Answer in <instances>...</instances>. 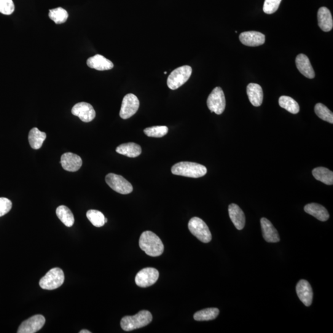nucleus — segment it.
<instances>
[{
    "label": "nucleus",
    "mask_w": 333,
    "mask_h": 333,
    "mask_svg": "<svg viewBox=\"0 0 333 333\" xmlns=\"http://www.w3.org/2000/svg\"><path fill=\"white\" fill-rule=\"evenodd\" d=\"M139 246L141 250L151 257H158L164 251V246L155 233L146 231L142 233L139 240Z\"/></svg>",
    "instance_id": "obj_1"
},
{
    "label": "nucleus",
    "mask_w": 333,
    "mask_h": 333,
    "mask_svg": "<svg viewBox=\"0 0 333 333\" xmlns=\"http://www.w3.org/2000/svg\"><path fill=\"white\" fill-rule=\"evenodd\" d=\"M171 171L172 173L176 176L197 179L205 176L208 170L205 166L200 164V163L181 162L173 165Z\"/></svg>",
    "instance_id": "obj_2"
},
{
    "label": "nucleus",
    "mask_w": 333,
    "mask_h": 333,
    "mask_svg": "<svg viewBox=\"0 0 333 333\" xmlns=\"http://www.w3.org/2000/svg\"><path fill=\"white\" fill-rule=\"evenodd\" d=\"M152 314L147 310H141L135 315L125 316L120 321V326L123 331H130L141 328L152 321Z\"/></svg>",
    "instance_id": "obj_3"
},
{
    "label": "nucleus",
    "mask_w": 333,
    "mask_h": 333,
    "mask_svg": "<svg viewBox=\"0 0 333 333\" xmlns=\"http://www.w3.org/2000/svg\"><path fill=\"white\" fill-rule=\"evenodd\" d=\"M64 281L63 271L60 268H54L41 278L39 285L43 289L54 290L60 288Z\"/></svg>",
    "instance_id": "obj_4"
},
{
    "label": "nucleus",
    "mask_w": 333,
    "mask_h": 333,
    "mask_svg": "<svg viewBox=\"0 0 333 333\" xmlns=\"http://www.w3.org/2000/svg\"><path fill=\"white\" fill-rule=\"evenodd\" d=\"M192 68L189 66H184L175 69L169 75L168 85L170 89L175 90L185 84L192 76Z\"/></svg>",
    "instance_id": "obj_5"
},
{
    "label": "nucleus",
    "mask_w": 333,
    "mask_h": 333,
    "mask_svg": "<svg viewBox=\"0 0 333 333\" xmlns=\"http://www.w3.org/2000/svg\"><path fill=\"white\" fill-rule=\"evenodd\" d=\"M190 232L199 240L204 243H208L212 240L210 230L203 220L199 217H193L189 223Z\"/></svg>",
    "instance_id": "obj_6"
},
{
    "label": "nucleus",
    "mask_w": 333,
    "mask_h": 333,
    "mask_svg": "<svg viewBox=\"0 0 333 333\" xmlns=\"http://www.w3.org/2000/svg\"><path fill=\"white\" fill-rule=\"evenodd\" d=\"M207 104L212 112H215L218 115L224 112L226 106V100L221 88L216 87L212 90L207 100Z\"/></svg>",
    "instance_id": "obj_7"
},
{
    "label": "nucleus",
    "mask_w": 333,
    "mask_h": 333,
    "mask_svg": "<svg viewBox=\"0 0 333 333\" xmlns=\"http://www.w3.org/2000/svg\"><path fill=\"white\" fill-rule=\"evenodd\" d=\"M106 182L112 190L122 195H128L133 192V187L130 182L119 175L107 174Z\"/></svg>",
    "instance_id": "obj_8"
},
{
    "label": "nucleus",
    "mask_w": 333,
    "mask_h": 333,
    "mask_svg": "<svg viewBox=\"0 0 333 333\" xmlns=\"http://www.w3.org/2000/svg\"><path fill=\"white\" fill-rule=\"evenodd\" d=\"M159 273L154 268H143L137 273L135 277L136 285L141 288H147L156 283Z\"/></svg>",
    "instance_id": "obj_9"
},
{
    "label": "nucleus",
    "mask_w": 333,
    "mask_h": 333,
    "mask_svg": "<svg viewBox=\"0 0 333 333\" xmlns=\"http://www.w3.org/2000/svg\"><path fill=\"white\" fill-rule=\"evenodd\" d=\"M139 101L137 96L132 93L127 94L123 98L121 108L120 111V116L123 119H127L132 117L138 111Z\"/></svg>",
    "instance_id": "obj_10"
},
{
    "label": "nucleus",
    "mask_w": 333,
    "mask_h": 333,
    "mask_svg": "<svg viewBox=\"0 0 333 333\" xmlns=\"http://www.w3.org/2000/svg\"><path fill=\"white\" fill-rule=\"evenodd\" d=\"M72 114L76 115L83 122H90L95 119L96 112L90 104L81 102L72 109Z\"/></svg>",
    "instance_id": "obj_11"
},
{
    "label": "nucleus",
    "mask_w": 333,
    "mask_h": 333,
    "mask_svg": "<svg viewBox=\"0 0 333 333\" xmlns=\"http://www.w3.org/2000/svg\"><path fill=\"white\" fill-rule=\"evenodd\" d=\"M45 318L42 315L32 316L21 323L18 330V333H35L44 327Z\"/></svg>",
    "instance_id": "obj_12"
},
{
    "label": "nucleus",
    "mask_w": 333,
    "mask_h": 333,
    "mask_svg": "<svg viewBox=\"0 0 333 333\" xmlns=\"http://www.w3.org/2000/svg\"><path fill=\"white\" fill-rule=\"evenodd\" d=\"M60 162L64 170L72 173L79 171L82 165V158L72 152L62 155Z\"/></svg>",
    "instance_id": "obj_13"
},
{
    "label": "nucleus",
    "mask_w": 333,
    "mask_h": 333,
    "mask_svg": "<svg viewBox=\"0 0 333 333\" xmlns=\"http://www.w3.org/2000/svg\"><path fill=\"white\" fill-rule=\"evenodd\" d=\"M296 292L300 301L307 307H309L313 300V290L310 283L304 280H300L296 286Z\"/></svg>",
    "instance_id": "obj_14"
},
{
    "label": "nucleus",
    "mask_w": 333,
    "mask_h": 333,
    "mask_svg": "<svg viewBox=\"0 0 333 333\" xmlns=\"http://www.w3.org/2000/svg\"><path fill=\"white\" fill-rule=\"evenodd\" d=\"M240 40L244 45L248 47H258L264 44L265 42V35L259 32H244L240 34Z\"/></svg>",
    "instance_id": "obj_15"
},
{
    "label": "nucleus",
    "mask_w": 333,
    "mask_h": 333,
    "mask_svg": "<svg viewBox=\"0 0 333 333\" xmlns=\"http://www.w3.org/2000/svg\"><path fill=\"white\" fill-rule=\"evenodd\" d=\"M260 224H261L263 236L267 242L278 243L280 241V235L272 222L267 219L262 218L260 220Z\"/></svg>",
    "instance_id": "obj_16"
},
{
    "label": "nucleus",
    "mask_w": 333,
    "mask_h": 333,
    "mask_svg": "<svg viewBox=\"0 0 333 333\" xmlns=\"http://www.w3.org/2000/svg\"><path fill=\"white\" fill-rule=\"evenodd\" d=\"M230 218L236 229L243 230L246 224V217L242 209L235 204H231L228 207Z\"/></svg>",
    "instance_id": "obj_17"
},
{
    "label": "nucleus",
    "mask_w": 333,
    "mask_h": 333,
    "mask_svg": "<svg viewBox=\"0 0 333 333\" xmlns=\"http://www.w3.org/2000/svg\"><path fill=\"white\" fill-rule=\"evenodd\" d=\"M297 68L303 76L308 79H313L315 76V72L311 65L309 59L303 54H300L295 59Z\"/></svg>",
    "instance_id": "obj_18"
},
{
    "label": "nucleus",
    "mask_w": 333,
    "mask_h": 333,
    "mask_svg": "<svg viewBox=\"0 0 333 333\" xmlns=\"http://www.w3.org/2000/svg\"><path fill=\"white\" fill-rule=\"evenodd\" d=\"M87 64L89 68L99 71H108L114 68V64L111 61L100 55H96L88 59Z\"/></svg>",
    "instance_id": "obj_19"
},
{
    "label": "nucleus",
    "mask_w": 333,
    "mask_h": 333,
    "mask_svg": "<svg viewBox=\"0 0 333 333\" xmlns=\"http://www.w3.org/2000/svg\"><path fill=\"white\" fill-rule=\"evenodd\" d=\"M249 101L254 106L259 107L262 105L264 94L261 87L257 83H249L247 87Z\"/></svg>",
    "instance_id": "obj_20"
},
{
    "label": "nucleus",
    "mask_w": 333,
    "mask_h": 333,
    "mask_svg": "<svg viewBox=\"0 0 333 333\" xmlns=\"http://www.w3.org/2000/svg\"><path fill=\"white\" fill-rule=\"evenodd\" d=\"M317 17L318 26L322 31L327 32L332 30L333 28L332 15L327 8H319Z\"/></svg>",
    "instance_id": "obj_21"
},
{
    "label": "nucleus",
    "mask_w": 333,
    "mask_h": 333,
    "mask_svg": "<svg viewBox=\"0 0 333 333\" xmlns=\"http://www.w3.org/2000/svg\"><path fill=\"white\" fill-rule=\"evenodd\" d=\"M306 213L315 217L321 222H325L328 220L329 215L328 212L323 206L316 203H310L304 207Z\"/></svg>",
    "instance_id": "obj_22"
},
{
    "label": "nucleus",
    "mask_w": 333,
    "mask_h": 333,
    "mask_svg": "<svg viewBox=\"0 0 333 333\" xmlns=\"http://www.w3.org/2000/svg\"><path fill=\"white\" fill-rule=\"evenodd\" d=\"M116 152L128 157H136L141 154V147L135 143H124L117 147Z\"/></svg>",
    "instance_id": "obj_23"
},
{
    "label": "nucleus",
    "mask_w": 333,
    "mask_h": 333,
    "mask_svg": "<svg viewBox=\"0 0 333 333\" xmlns=\"http://www.w3.org/2000/svg\"><path fill=\"white\" fill-rule=\"evenodd\" d=\"M47 135L37 128H32L29 134V141L32 149H39L42 146Z\"/></svg>",
    "instance_id": "obj_24"
},
{
    "label": "nucleus",
    "mask_w": 333,
    "mask_h": 333,
    "mask_svg": "<svg viewBox=\"0 0 333 333\" xmlns=\"http://www.w3.org/2000/svg\"><path fill=\"white\" fill-rule=\"evenodd\" d=\"M312 175L316 180L327 185L333 184V173L325 168L319 166L314 169Z\"/></svg>",
    "instance_id": "obj_25"
},
{
    "label": "nucleus",
    "mask_w": 333,
    "mask_h": 333,
    "mask_svg": "<svg viewBox=\"0 0 333 333\" xmlns=\"http://www.w3.org/2000/svg\"><path fill=\"white\" fill-rule=\"evenodd\" d=\"M56 214L66 227H71L74 224V217L71 210L65 206H59L56 209Z\"/></svg>",
    "instance_id": "obj_26"
},
{
    "label": "nucleus",
    "mask_w": 333,
    "mask_h": 333,
    "mask_svg": "<svg viewBox=\"0 0 333 333\" xmlns=\"http://www.w3.org/2000/svg\"><path fill=\"white\" fill-rule=\"evenodd\" d=\"M279 104L282 108L286 109L290 113L296 114L300 111V107L296 101L287 96H282L279 98Z\"/></svg>",
    "instance_id": "obj_27"
},
{
    "label": "nucleus",
    "mask_w": 333,
    "mask_h": 333,
    "mask_svg": "<svg viewBox=\"0 0 333 333\" xmlns=\"http://www.w3.org/2000/svg\"><path fill=\"white\" fill-rule=\"evenodd\" d=\"M219 312L220 311L217 308H206L195 313L194 319L199 321L212 320L218 316Z\"/></svg>",
    "instance_id": "obj_28"
},
{
    "label": "nucleus",
    "mask_w": 333,
    "mask_h": 333,
    "mask_svg": "<svg viewBox=\"0 0 333 333\" xmlns=\"http://www.w3.org/2000/svg\"><path fill=\"white\" fill-rule=\"evenodd\" d=\"M68 13L63 8L60 7L50 10L49 17L56 24L65 23L68 20Z\"/></svg>",
    "instance_id": "obj_29"
},
{
    "label": "nucleus",
    "mask_w": 333,
    "mask_h": 333,
    "mask_svg": "<svg viewBox=\"0 0 333 333\" xmlns=\"http://www.w3.org/2000/svg\"><path fill=\"white\" fill-rule=\"evenodd\" d=\"M87 217L93 226L101 227L105 224L104 214L97 210H89L87 212Z\"/></svg>",
    "instance_id": "obj_30"
},
{
    "label": "nucleus",
    "mask_w": 333,
    "mask_h": 333,
    "mask_svg": "<svg viewBox=\"0 0 333 333\" xmlns=\"http://www.w3.org/2000/svg\"><path fill=\"white\" fill-rule=\"evenodd\" d=\"M315 112L321 119L332 124V112L324 104L321 103L316 104L315 106Z\"/></svg>",
    "instance_id": "obj_31"
},
{
    "label": "nucleus",
    "mask_w": 333,
    "mask_h": 333,
    "mask_svg": "<svg viewBox=\"0 0 333 333\" xmlns=\"http://www.w3.org/2000/svg\"><path fill=\"white\" fill-rule=\"evenodd\" d=\"M168 127L166 126H154V127L145 128V135L154 138H161L168 133Z\"/></svg>",
    "instance_id": "obj_32"
},
{
    "label": "nucleus",
    "mask_w": 333,
    "mask_h": 333,
    "mask_svg": "<svg viewBox=\"0 0 333 333\" xmlns=\"http://www.w3.org/2000/svg\"><path fill=\"white\" fill-rule=\"evenodd\" d=\"M282 0H265L263 10L266 14L271 15L275 13L280 7Z\"/></svg>",
    "instance_id": "obj_33"
},
{
    "label": "nucleus",
    "mask_w": 333,
    "mask_h": 333,
    "mask_svg": "<svg viewBox=\"0 0 333 333\" xmlns=\"http://www.w3.org/2000/svg\"><path fill=\"white\" fill-rule=\"evenodd\" d=\"M15 7L13 0H0V13L11 15L15 12Z\"/></svg>",
    "instance_id": "obj_34"
},
{
    "label": "nucleus",
    "mask_w": 333,
    "mask_h": 333,
    "mask_svg": "<svg viewBox=\"0 0 333 333\" xmlns=\"http://www.w3.org/2000/svg\"><path fill=\"white\" fill-rule=\"evenodd\" d=\"M12 202L6 198H0V217L6 215L12 208Z\"/></svg>",
    "instance_id": "obj_35"
},
{
    "label": "nucleus",
    "mask_w": 333,
    "mask_h": 333,
    "mask_svg": "<svg viewBox=\"0 0 333 333\" xmlns=\"http://www.w3.org/2000/svg\"><path fill=\"white\" fill-rule=\"evenodd\" d=\"M80 333H91V331H88V330L87 329H83L82 331H80L79 332Z\"/></svg>",
    "instance_id": "obj_36"
},
{
    "label": "nucleus",
    "mask_w": 333,
    "mask_h": 333,
    "mask_svg": "<svg viewBox=\"0 0 333 333\" xmlns=\"http://www.w3.org/2000/svg\"><path fill=\"white\" fill-rule=\"evenodd\" d=\"M104 222H105V224H106V223L107 222V219L106 218H105V219H104Z\"/></svg>",
    "instance_id": "obj_37"
},
{
    "label": "nucleus",
    "mask_w": 333,
    "mask_h": 333,
    "mask_svg": "<svg viewBox=\"0 0 333 333\" xmlns=\"http://www.w3.org/2000/svg\"><path fill=\"white\" fill-rule=\"evenodd\" d=\"M166 73H168V72H164V74H166Z\"/></svg>",
    "instance_id": "obj_38"
}]
</instances>
